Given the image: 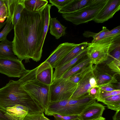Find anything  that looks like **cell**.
Here are the masks:
<instances>
[{"label": "cell", "mask_w": 120, "mask_h": 120, "mask_svg": "<svg viewBox=\"0 0 120 120\" xmlns=\"http://www.w3.org/2000/svg\"><path fill=\"white\" fill-rule=\"evenodd\" d=\"M43 11L34 12L25 8L14 28L13 51L21 61L24 60L27 63L31 59L38 62L41 59L45 20Z\"/></svg>", "instance_id": "1"}, {"label": "cell", "mask_w": 120, "mask_h": 120, "mask_svg": "<svg viewBox=\"0 0 120 120\" xmlns=\"http://www.w3.org/2000/svg\"><path fill=\"white\" fill-rule=\"evenodd\" d=\"M20 105L26 107L28 113L44 111L24 89L19 80H10L0 89V108L6 111L7 108Z\"/></svg>", "instance_id": "2"}, {"label": "cell", "mask_w": 120, "mask_h": 120, "mask_svg": "<svg viewBox=\"0 0 120 120\" xmlns=\"http://www.w3.org/2000/svg\"><path fill=\"white\" fill-rule=\"evenodd\" d=\"M36 69L26 70L19 80L24 89L45 111L50 102V86L37 80Z\"/></svg>", "instance_id": "3"}, {"label": "cell", "mask_w": 120, "mask_h": 120, "mask_svg": "<svg viewBox=\"0 0 120 120\" xmlns=\"http://www.w3.org/2000/svg\"><path fill=\"white\" fill-rule=\"evenodd\" d=\"M95 101L89 93L75 99L63 100L55 103V112L63 116L79 115L88 106Z\"/></svg>", "instance_id": "4"}, {"label": "cell", "mask_w": 120, "mask_h": 120, "mask_svg": "<svg viewBox=\"0 0 120 120\" xmlns=\"http://www.w3.org/2000/svg\"><path fill=\"white\" fill-rule=\"evenodd\" d=\"M108 0H91L87 6L75 12L62 14L63 18L74 24L78 25L93 21Z\"/></svg>", "instance_id": "5"}, {"label": "cell", "mask_w": 120, "mask_h": 120, "mask_svg": "<svg viewBox=\"0 0 120 120\" xmlns=\"http://www.w3.org/2000/svg\"><path fill=\"white\" fill-rule=\"evenodd\" d=\"M115 37L106 38L89 43L86 48V55L93 65H97L107 60Z\"/></svg>", "instance_id": "6"}, {"label": "cell", "mask_w": 120, "mask_h": 120, "mask_svg": "<svg viewBox=\"0 0 120 120\" xmlns=\"http://www.w3.org/2000/svg\"><path fill=\"white\" fill-rule=\"evenodd\" d=\"M77 83L69 78H61L54 80L50 86V102H58L69 99L75 90Z\"/></svg>", "instance_id": "7"}, {"label": "cell", "mask_w": 120, "mask_h": 120, "mask_svg": "<svg viewBox=\"0 0 120 120\" xmlns=\"http://www.w3.org/2000/svg\"><path fill=\"white\" fill-rule=\"evenodd\" d=\"M26 70L19 59L0 57V73L8 77L20 78Z\"/></svg>", "instance_id": "8"}, {"label": "cell", "mask_w": 120, "mask_h": 120, "mask_svg": "<svg viewBox=\"0 0 120 120\" xmlns=\"http://www.w3.org/2000/svg\"><path fill=\"white\" fill-rule=\"evenodd\" d=\"M120 9V0H108L93 21L98 23L104 22L112 18Z\"/></svg>", "instance_id": "9"}, {"label": "cell", "mask_w": 120, "mask_h": 120, "mask_svg": "<svg viewBox=\"0 0 120 120\" xmlns=\"http://www.w3.org/2000/svg\"><path fill=\"white\" fill-rule=\"evenodd\" d=\"M78 45L67 42L60 44L45 61L49 63L53 68H55L57 64Z\"/></svg>", "instance_id": "10"}, {"label": "cell", "mask_w": 120, "mask_h": 120, "mask_svg": "<svg viewBox=\"0 0 120 120\" xmlns=\"http://www.w3.org/2000/svg\"><path fill=\"white\" fill-rule=\"evenodd\" d=\"M93 71L98 87L107 83L118 82L115 74H112L105 67L95 65L93 66Z\"/></svg>", "instance_id": "11"}, {"label": "cell", "mask_w": 120, "mask_h": 120, "mask_svg": "<svg viewBox=\"0 0 120 120\" xmlns=\"http://www.w3.org/2000/svg\"><path fill=\"white\" fill-rule=\"evenodd\" d=\"M36 78L41 83L50 86L53 81V68L48 62L45 61L37 67Z\"/></svg>", "instance_id": "12"}, {"label": "cell", "mask_w": 120, "mask_h": 120, "mask_svg": "<svg viewBox=\"0 0 120 120\" xmlns=\"http://www.w3.org/2000/svg\"><path fill=\"white\" fill-rule=\"evenodd\" d=\"M105 106L95 101L88 106L79 115L81 120H90L102 116Z\"/></svg>", "instance_id": "13"}, {"label": "cell", "mask_w": 120, "mask_h": 120, "mask_svg": "<svg viewBox=\"0 0 120 120\" xmlns=\"http://www.w3.org/2000/svg\"><path fill=\"white\" fill-rule=\"evenodd\" d=\"M8 11L12 18V24L14 27L19 21L21 13L25 8L24 0H5Z\"/></svg>", "instance_id": "14"}, {"label": "cell", "mask_w": 120, "mask_h": 120, "mask_svg": "<svg viewBox=\"0 0 120 120\" xmlns=\"http://www.w3.org/2000/svg\"><path fill=\"white\" fill-rule=\"evenodd\" d=\"M93 75V69L82 78L77 83L76 88L70 99H75L88 94L92 88L89 82L90 77Z\"/></svg>", "instance_id": "15"}, {"label": "cell", "mask_w": 120, "mask_h": 120, "mask_svg": "<svg viewBox=\"0 0 120 120\" xmlns=\"http://www.w3.org/2000/svg\"><path fill=\"white\" fill-rule=\"evenodd\" d=\"M86 49L74 58L64 65L55 68L53 74V81L61 78L68 71L86 56Z\"/></svg>", "instance_id": "16"}, {"label": "cell", "mask_w": 120, "mask_h": 120, "mask_svg": "<svg viewBox=\"0 0 120 120\" xmlns=\"http://www.w3.org/2000/svg\"><path fill=\"white\" fill-rule=\"evenodd\" d=\"M91 0H72L65 6L58 10L59 13L64 14L73 13L87 6Z\"/></svg>", "instance_id": "17"}, {"label": "cell", "mask_w": 120, "mask_h": 120, "mask_svg": "<svg viewBox=\"0 0 120 120\" xmlns=\"http://www.w3.org/2000/svg\"><path fill=\"white\" fill-rule=\"evenodd\" d=\"M89 43L87 42H84L78 44L57 64L55 68L64 65L74 58L86 49Z\"/></svg>", "instance_id": "18"}, {"label": "cell", "mask_w": 120, "mask_h": 120, "mask_svg": "<svg viewBox=\"0 0 120 120\" xmlns=\"http://www.w3.org/2000/svg\"><path fill=\"white\" fill-rule=\"evenodd\" d=\"M50 33L57 39L66 34V27L62 25L56 18H50L49 21Z\"/></svg>", "instance_id": "19"}, {"label": "cell", "mask_w": 120, "mask_h": 120, "mask_svg": "<svg viewBox=\"0 0 120 120\" xmlns=\"http://www.w3.org/2000/svg\"><path fill=\"white\" fill-rule=\"evenodd\" d=\"M6 111L16 120H23L29 112L28 109L26 107L20 105L7 108Z\"/></svg>", "instance_id": "20"}, {"label": "cell", "mask_w": 120, "mask_h": 120, "mask_svg": "<svg viewBox=\"0 0 120 120\" xmlns=\"http://www.w3.org/2000/svg\"><path fill=\"white\" fill-rule=\"evenodd\" d=\"M48 1L45 0H24L25 8L34 12H42L48 4Z\"/></svg>", "instance_id": "21"}, {"label": "cell", "mask_w": 120, "mask_h": 120, "mask_svg": "<svg viewBox=\"0 0 120 120\" xmlns=\"http://www.w3.org/2000/svg\"><path fill=\"white\" fill-rule=\"evenodd\" d=\"M0 57L18 59L13 52L12 41L7 38L0 42Z\"/></svg>", "instance_id": "22"}, {"label": "cell", "mask_w": 120, "mask_h": 120, "mask_svg": "<svg viewBox=\"0 0 120 120\" xmlns=\"http://www.w3.org/2000/svg\"><path fill=\"white\" fill-rule=\"evenodd\" d=\"M90 63L89 58L86 55L66 72L61 77L65 79L69 78L72 75Z\"/></svg>", "instance_id": "23"}, {"label": "cell", "mask_w": 120, "mask_h": 120, "mask_svg": "<svg viewBox=\"0 0 120 120\" xmlns=\"http://www.w3.org/2000/svg\"><path fill=\"white\" fill-rule=\"evenodd\" d=\"M109 109L117 111L120 110V94L105 98L100 101Z\"/></svg>", "instance_id": "24"}, {"label": "cell", "mask_w": 120, "mask_h": 120, "mask_svg": "<svg viewBox=\"0 0 120 120\" xmlns=\"http://www.w3.org/2000/svg\"><path fill=\"white\" fill-rule=\"evenodd\" d=\"M93 68V64L90 63L71 76L69 80L73 82L77 83L85 75L92 70Z\"/></svg>", "instance_id": "25"}, {"label": "cell", "mask_w": 120, "mask_h": 120, "mask_svg": "<svg viewBox=\"0 0 120 120\" xmlns=\"http://www.w3.org/2000/svg\"><path fill=\"white\" fill-rule=\"evenodd\" d=\"M52 6L51 4H47L44 10L45 17L44 22L43 28V34L41 46L42 48L45 40L48 30L49 26V21L51 18L50 10L51 7Z\"/></svg>", "instance_id": "26"}, {"label": "cell", "mask_w": 120, "mask_h": 120, "mask_svg": "<svg viewBox=\"0 0 120 120\" xmlns=\"http://www.w3.org/2000/svg\"><path fill=\"white\" fill-rule=\"evenodd\" d=\"M6 22L5 26L3 30L0 32V41L6 38L8 35L14 28L12 24L11 16L8 11V16Z\"/></svg>", "instance_id": "27"}, {"label": "cell", "mask_w": 120, "mask_h": 120, "mask_svg": "<svg viewBox=\"0 0 120 120\" xmlns=\"http://www.w3.org/2000/svg\"><path fill=\"white\" fill-rule=\"evenodd\" d=\"M119 94H120V89L107 92L102 90L98 87L96 100L100 102L102 100L110 96Z\"/></svg>", "instance_id": "28"}, {"label": "cell", "mask_w": 120, "mask_h": 120, "mask_svg": "<svg viewBox=\"0 0 120 120\" xmlns=\"http://www.w3.org/2000/svg\"><path fill=\"white\" fill-rule=\"evenodd\" d=\"M107 65L112 71L120 75V60H113Z\"/></svg>", "instance_id": "29"}, {"label": "cell", "mask_w": 120, "mask_h": 120, "mask_svg": "<svg viewBox=\"0 0 120 120\" xmlns=\"http://www.w3.org/2000/svg\"><path fill=\"white\" fill-rule=\"evenodd\" d=\"M109 31V30L106 27L103 26L102 30L101 31L98 33H96L91 43H94L104 39L106 35Z\"/></svg>", "instance_id": "30"}, {"label": "cell", "mask_w": 120, "mask_h": 120, "mask_svg": "<svg viewBox=\"0 0 120 120\" xmlns=\"http://www.w3.org/2000/svg\"><path fill=\"white\" fill-rule=\"evenodd\" d=\"M8 16V9L5 0V3L0 7V22L3 23Z\"/></svg>", "instance_id": "31"}, {"label": "cell", "mask_w": 120, "mask_h": 120, "mask_svg": "<svg viewBox=\"0 0 120 120\" xmlns=\"http://www.w3.org/2000/svg\"><path fill=\"white\" fill-rule=\"evenodd\" d=\"M71 0H49V1L52 5L56 7L59 10L65 6Z\"/></svg>", "instance_id": "32"}, {"label": "cell", "mask_w": 120, "mask_h": 120, "mask_svg": "<svg viewBox=\"0 0 120 120\" xmlns=\"http://www.w3.org/2000/svg\"><path fill=\"white\" fill-rule=\"evenodd\" d=\"M120 42L110 53L109 57L113 58V60H120Z\"/></svg>", "instance_id": "33"}, {"label": "cell", "mask_w": 120, "mask_h": 120, "mask_svg": "<svg viewBox=\"0 0 120 120\" xmlns=\"http://www.w3.org/2000/svg\"><path fill=\"white\" fill-rule=\"evenodd\" d=\"M114 83H109L98 86L101 90L107 92L111 91L118 89L116 86L114 85Z\"/></svg>", "instance_id": "34"}, {"label": "cell", "mask_w": 120, "mask_h": 120, "mask_svg": "<svg viewBox=\"0 0 120 120\" xmlns=\"http://www.w3.org/2000/svg\"><path fill=\"white\" fill-rule=\"evenodd\" d=\"M120 36V26L114 28L110 31L106 35L104 38H113Z\"/></svg>", "instance_id": "35"}, {"label": "cell", "mask_w": 120, "mask_h": 120, "mask_svg": "<svg viewBox=\"0 0 120 120\" xmlns=\"http://www.w3.org/2000/svg\"><path fill=\"white\" fill-rule=\"evenodd\" d=\"M52 116L54 120H72L79 117V115L63 116L57 114H54Z\"/></svg>", "instance_id": "36"}, {"label": "cell", "mask_w": 120, "mask_h": 120, "mask_svg": "<svg viewBox=\"0 0 120 120\" xmlns=\"http://www.w3.org/2000/svg\"><path fill=\"white\" fill-rule=\"evenodd\" d=\"M43 112H40L32 113H28L23 120H41L40 118Z\"/></svg>", "instance_id": "37"}, {"label": "cell", "mask_w": 120, "mask_h": 120, "mask_svg": "<svg viewBox=\"0 0 120 120\" xmlns=\"http://www.w3.org/2000/svg\"><path fill=\"white\" fill-rule=\"evenodd\" d=\"M0 120H16L4 110L0 108Z\"/></svg>", "instance_id": "38"}, {"label": "cell", "mask_w": 120, "mask_h": 120, "mask_svg": "<svg viewBox=\"0 0 120 120\" xmlns=\"http://www.w3.org/2000/svg\"><path fill=\"white\" fill-rule=\"evenodd\" d=\"M98 87L92 88L88 92L89 95L95 100Z\"/></svg>", "instance_id": "39"}, {"label": "cell", "mask_w": 120, "mask_h": 120, "mask_svg": "<svg viewBox=\"0 0 120 120\" xmlns=\"http://www.w3.org/2000/svg\"><path fill=\"white\" fill-rule=\"evenodd\" d=\"M89 82L91 87H98L96 79L94 76V74L89 79Z\"/></svg>", "instance_id": "40"}, {"label": "cell", "mask_w": 120, "mask_h": 120, "mask_svg": "<svg viewBox=\"0 0 120 120\" xmlns=\"http://www.w3.org/2000/svg\"><path fill=\"white\" fill-rule=\"evenodd\" d=\"M96 33L93 32L89 31H85L83 34V36L85 37L89 38L90 37H92L93 38Z\"/></svg>", "instance_id": "41"}, {"label": "cell", "mask_w": 120, "mask_h": 120, "mask_svg": "<svg viewBox=\"0 0 120 120\" xmlns=\"http://www.w3.org/2000/svg\"><path fill=\"white\" fill-rule=\"evenodd\" d=\"M120 110L116 111L112 117L113 120H120Z\"/></svg>", "instance_id": "42"}, {"label": "cell", "mask_w": 120, "mask_h": 120, "mask_svg": "<svg viewBox=\"0 0 120 120\" xmlns=\"http://www.w3.org/2000/svg\"><path fill=\"white\" fill-rule=\"evenodd\" d=\"M41 120H50L44 116L43 112H42L41 115Z\"/></svg>", "instance_id": "43"}, {"label": "cell", "mask_w": 120, "mask_h": 120, "mask_svg": "<svg viewBox=\"0 0 120 120\" xmlns=\"http://www.w3.org/2000/svg\"><path fill=\"white\" fill-rule=\"evenodd\" d=\"M105 120V118L101 116L98 118L90 120Z\"/></svg>", "instance_id": "44"}, {"label": "cell", "mask_w": 120, "mask_h": 120, "mask_svg": "<svg viewBox=\"0 0 120 120\" xmlns=\"http://www.w3.org/2000/svg\"><path fill=\"white\" fill-rule=\"evenodd\" d=\"M6 21L3 23L0 22V30L6 24Z\"/></svg>", "instance_id": "45"}, {"label": "cell", "mask_w": 120, "mask_h": 120, "mask_svg": "<svg viewBox=\"0 0 120 120\" xmlns=\"http://www.w3.org/2000/svg\"><path fill=\"white\" fill-rule=\"evenodd\" d=\"M5 3V0H0V7L2 6Z\"/></svg>", "instance_id": "46"}, {"label": "cell", "mask_w": 120, "mask_h": 120, "mask_svg": "<svg viewBox=\"0 0 120 120\" xmlns=\"http://www.w3.org/2000/svg\"><path fill=\"white\" fill-rule=\"evenodd\" d=\"M81 120L80 119V118H79V117L78 118H77L76 119H74V120Z\"/></svg>", "instance_id": "47"}, {"label": "cell", "mask_w": 120, "mask_h": 120, "mask_svg": "<svg viewBox=\"0 0 120 120\" xmlns=\"http://www.w3.org/2000/svg\"></svg>", "instance_id": "48"}]
</instances>
